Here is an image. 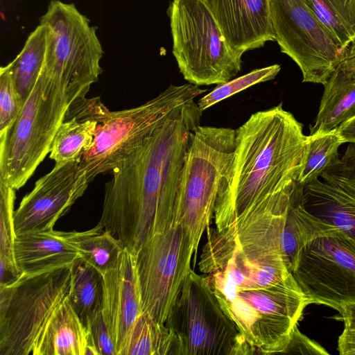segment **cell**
Wrapping results in <instances>:
<instances>
[{"mask_svg":"<svg viewBox=\"0 0 355 355\" xmlns=\"http://www.w3.org/2000/svg\"><path fill=\"white\" fill-rule=\"evenodd\" d=\"M195 99L173 109L105 183L97 225L135 252L175 222L183 166L202 114Z\"/></svg>","mask_w":355,"mask_h":355,"instance_id":"cell-1","label":"cell"},{"mask_svg":"<svg viewBox=\"0 0 355 355\" xmlns=\"http://www.w3.org/2000/svg\"><path fill=\"white\" fill-rule=\"evenodd\" d=\"M198 266L254 354H282L311 304L284 260L250 256L207 236Z\"/></svg>","mask_w":355,"mask_h":355,"instance_id":"cell-2","label":"cell"},{"mask_svg":"<svg viewBox=\"0 0 355 355\" xmlns=\"http://www.w3.org/2000/svg\"><path fill=\"white\" fill-rule=\"evenodd\" d=\"M306 151L302 124L282 103L252 114L236 130L233 159L215 205L216 228L297 181Z\"/></svg>","mask_w":355,"mask_h":355,"instance_id":"cell-3","label":"cell"},{"mask_svg":"<svg viewBox=\"0 0 355 355\" xmlns=\"http://www.w3.org/2000/svg\"><path fill=\"white\" fill-rule=\"evenodd\" d=\"M70 103L58 79L44 65L12 123L0 135V182L22 187L50 153Z\"/></svg>","mask_w":355,"mask_h":355,"instance_id":"cell-4","label":"cell"},{"mask_svg":"<svg viewBox=\"0 0 355 355\" xmlns=\"http://www.w3.org/2000/svg\"><path fill=\"white\" fill-rule=\"evenodd\" d=\"M236 130L198 125L192 134L175 205V220L189 233L195 252L214 216L220 182L233 159Z\"/></svg>","mask_w":355,"mask_h":355,"instance_id":"cell-5","label":"cell"},{"mask_svg":"<svg viewBox=\"0 0 355 355\" xmlns=\"http://www.w3.org/2000/svg\"><path fill=\"white\" fill-rule=\"evenodd\" d=\"M167 12L173 54L188 83L218 85L238 74L242 55L227 44L206 0H173Z\"/></svg>","mask_w":355,"mask_h":355,"instance_id":"cell-6","label":"cell"},{"mask_svg":"<svg viewBox=\"0 0 355 355\" xmlns=\"http://www.w3.org/2000/svg\"><path fill=\"white\" fill-rule=\"evenodd\" d=\"M207 91L189 83L169 85L156 97L130 109L110 112L99 119L90 148L78 164V173L90 183L111 173L136 151L175 107Z\"/></svg>","mask_w":355,"mask_h":355,"instance_id":"cell-7","label":"cell"},{"mask_svg":"<svg viewBox=\"0 0 355 355\" xmlns=\"http://www.w3.org/2000/svg\"><path fill=\"white\" fill-rule=\"evenodd\" d=\"M40 24L48 30L45 70L61 83L71 105L85 98L103 71L96 28L73 3L59 0L49 2Z\"/></svg>","mask_w":355,"mask_h":355,"instance_id":"cell-8","label":"cell"},{"mask_svg":"<svg viewBox=\"0 0 355 355\" xmlns=\"http://www.w3.org/2000/svg\"><path fill=\"white\" fill-rule=\"evenodd\" d=\"M173 333L178 355L254 354L223 311L205 275L193 270L165 323Z\"/></svg>","mask_w":355,"mask_h":355,"instance_id":"cell-9","label":"cell"},{"mask_svg":"<svg viewBox=\"0 0 355 355\" xmlns=\"http://www.w3.org/2000/svg\"><path fill=\"white\" fill-rule=\"evenodd\" d=\"M71 266L21 275L0 286V355H28L69 295Z\"/></svg>","mask_w":355,"mask_h":355,"instance_id":"cell-10","label":"cell"},{"mask_svg":"<svg viewBox=\"0 0 355 355\" xmlns=\"http://www.w3.org/2000/svg\"><path fill=\"white\" fill-rule=\"evenodd\" d=\"M195 252L183 225L175 221L136 252L143 311L165 324L191 269Z\"/></svg>","mask_w":355,"mask_h":355,"instance_id":"cell-11","label":"cell"},{"mask_svg":"<svg viewBox=\"0 0 355 355\" xmlns=\"http://www.w3.org/2000/svg\"><path fill=\"white\" fill-rule=\"evenodd\" d=\"M292 274L311 304L355 306V239L334 229L311 241Z\"/></svg>","mask_w":355,"mask_h":355,"instance_id":"cell-12","label":"cell"},{"mask_svg":"<svg viewBox=\"0 0 355 355\" xmlns=\"http://www.w3.org/2000/svg\"><path fill=\"white\" fill-rule=\"evenodd\" d=\"M275 40L300 67L303 82L322 84L349 57L305 0H270Z\"/></svg>","mask_w":355,"mask_h":355,"instance_id":"cell-13","label":"cell"},{"mask_svg":"<svg viewBox=\"0 0 355 355\" xmlns=\"http://www.w3.org/2000/svg\"><path fill=\"white\" fill-rule=\"evenodd\" d=\"M79 162L55 164L35 182L14 212L16 236L52 230L84 194L89 183L78 174Z\"/></svg>","mask_w":355,"mask_h":355,"instance_id":"cell-14","label":"cell"},{"mask_svg":"<svg viewBox=\"0 0 355 355\" xmlns=\"http://www.w3.org/2000/svg\"><path fill=\"white\" fill-rule=\"evenodd\" d=\"M317 179L302 186L304 208L355 239V143H349Z\"/></svg>","mask_w":355,"mask_h":355,"instance_id":"cell-15","label":"cell"},{"mask_svg":"<svg viewBox=\"0 0 355 355\" xmlns=\"http://www.w3.org/2000/svg\"><path fill=\"white\" fill-rule=\"evenodd\" d=\"M103 276L102 311L116 355H125L133 327L143 312L136 252L124 247L115 267Z\"/></svg>","mask_w":355,"mask_h":355,"instance_id":"cell-16","label":"cell"},{"mask_svg":"<svg viewBox=\"0 0 355 355\" xmlns=\"http://www.w3.org/2000/svg\"><path fill=\"white\" fill-rule=\"evenodd\" d=\"M230 48L243 54L274 41L270 0H206Z\"/></svg>","mask_w":355,"mask_h":355,"instance_id":"cell-17","label":"cell"},{"mask_svg":"<svg viewBox=\"0 0 355 355\" xmlns=\"http://www.w3.org/2000/svg\"><path fill=\"white\" fill-rule=\"evenodd\" d=\"M14 250L19 270L27 276L71 266L80 257L69 232L53 229L16 236Z\"/></svg>","mask_w":355,"mask_h":355,"instance_id":"cell-18","label":"cell"},{"mask_svg":"<svg viewBox=\"0 0 355 355\" xmlns=\"http://www.w3.org/2000/svg\"><path fill=\"white\" fill-rule=\"evenodd\" d=\"M324 86L310 135L331 132L355 116V53L337 66Z\"/></svg>","mask_w":355,"mask_h":355,"instance_id":"cell-19","label":"cell"},{"mask_svg":"<svg viewBox=\"0 0 355 355\" xmlns=\"http://www.w3.org/2000/svg\"><path fill=\"white\" fill-rule=\"evenodd\" d=\"M87 334L68 295L47 322L32 354L85 355Z\"/></svg>","mask_w":355,"mask_h":355,"instance_id":"cell-20","label":"cell"},{"mask_svg":"<svg viewBox=\"0 0 355 355\" xmlns=\"http://www.w3.org/2000/svg\"><path fill=\"white\" fill-rule=\"evenodd\" d=\"M98 122L84 110L68 111L51 144L50 159L55 164L80 162L93 143Z\"/></svg>","mask_w":355,"mask_h":355,"instance_id":"cell-21","label":"cell"},{"mask_svg":"<svg viewBox=\"0 0 355 355\" xmlns=\"http://www.w3.org/2000/svg\"><path fill=\"white\" fill-rule=\"evenodd\" d=\"M69 297L84 326L102 309L103 276L81 257L71 265Z\"/></svg>","mask_w":355,"mask_h":355,"instance_id":"cell-22","label":"cell"},{"mask_svg":"<svg viewBox=\"0 0 355 355\" xmlns=\"http://www.w3.org/2000/svg\"><path fill=\"white\" fill-rule=\"evenodd\" d=\"M47 37V28L40 24L30 33L19 53L8 64L23 103L31 94L43 67Z\"/></svg>","mask_w":355,"mask_h":355,"instance_id":"cell-23","label":"cell"},{"mask_svg":"<svg viewBox=\"0 0 355 355\" xmlns=\"http://www.w3.org/2000/svg\"><path fill=\"white\" fill-rule=\"evenodd\" d=\"M348 55L355 53V0H305Z\"/></svg>","mask_w":355,"mask_h":355,"instance_id":"cell-24","label":"cell"},{"mask_svg":"<svg viewBox=\"0 0 355 355\" xmlns=\"http://www.w3.org/2000/svg\"><path fill=\"white\" fill-rule=\"evenodd\" d=\"M69 238L80 257L103 275L115 267L124 248L118 239L97 225L84 232H69Z\"/></svg>","mask_w":355,"mask_h":355,"instance_id":"cell-25","label":"cell"},{"mask_svg":"<svg viewBox=\"0 0 355 355\" xmlns=\"http://www.w3.org/2000/svg\"><path fill=\"white\" fill-rule=\"evenodd\" d=\"M178 355L174 336L165 324L143 311L132 330L125 355Z\"/></svg>","mask_w":355,"mask_h":355,"instance_id":"cell-26","label":"cell"},{"mask_svg":"<svg viewBox=\"0 0 355 355\" xmlns=\"http://www.w3.org/2000/svg\"><path fill=\"white\" fill-rule=\"evenodd\" d=\"M343 143L337 129L306 136L304 163L297 182L304 185L318 179L324 169L338 157V150Z\"/></svg>","mask_w":355,"mask_h":355,"instance_id":"cell-27","label":"cell"},{"mask_svg":"<svg viewBox=\"0 0 355 355\" xmlns=\"http://www.w3.org/2000/svg\"><path fill=\"white\" fill-rule=\"evenodd\" d=\"M280 69V65L275 64L254 69L227 83L218 84L211 92L200 98L196 102L197 105L203 112L216 103L252 85L274 79Z\"/></svg>","mask_w":355,"mask_h":355,"instance_id":"cell-28","label":"cell"},{"mask_svg":"<svg viewBox=\"0 0 355 355\" xmlns=\"http://www.w3.org/2000/svg\"><path fill=\"white\" fill-rule=\"evenodd\" d=\"M15 198V189L0 182V256L18 268L14 250Z\"/></svg>","mask_w":355,"mask_h":355,"instance_id":"cell-29","label":"cell"},{"mask_svg":"<svg viewBox=\"0 0 355 355\" xmlns=\"http://www.w3.org/2000/svg\"><path fill=\"white\" fill-rule=\"evenodd\" d=\"M24 103L8 64L0 69V135L15 120Z\"/></svg>","mask_w":355,"mask_h":355,"instance_id":"cell-30","label":"cell"},{"mask_svg":"<svg viewBox=\"0 0 355 355\" xmlns=\"http://www.w3.org/2000/svg\"><path fill=\"white\" fill-rule=\"evenodd\" d=\"M87 326L89 329L98 355H116L113 338L102 309L89 320Z\"/></svg>","mask_w":355,"mask_h":355,"instance_id":"cell-31","label":"cell"},{"mask_svg":"<svg viewBox=\"0 0 355 355\" xmlns=\"http://www.w3.org/2000/svg\"><path fill=\"white\" fill-rule=\"evenodd\" d=\"M282 354H329V352L301 333L297 327Z\"/></svg>","mask_w":355,"mask_h":355,"instance_id":"cell-32","label":"cell"},{"mask_svg":"<svg viewBox=\"0 0 355 355\" xmlns=\"http://www.w3.org/2000/svg\"><path fill=\"white\" fill-rule=\"evenodd\" d=\"M338 350L341 355H355V328H344L338 337Z\"/></svg>","mask_w":355,"mask_h":355,"instance_id":"cell-33","label":"cell"},{"mask_svg":"<svg viewBox=\"0 0 355 355\" xmlns=\"http://www.w3.org/2000/svg\"><path fill=\"white\" fill-rule=\"evenodd\" d=\"M21 272L19 269L0 256V286L15 282Z\"/></svg>","mask_w":355,"mask_h":355,"instance_id":"cell-34","label":"cell"},{"mask_svg":"<svg viewBox=\"0 0 355 355\" xmlns=\"http://www.w3.org/2000/svg\"><path fill=\"white\" fill-rule=\"evenodd\" d=\"M337 130L345 143H355V116L340 125Z\"/></svg>","mask_w":355,"mask_h":355,"instance_id":"cell-35","label":"cell"},{"mask_svg":"<svg viewBox=\"0 0 355 355\" xmlns=\"http://www.w3.org/2000/svg\"><path fill=\"white\" fill-rule=\"evenodd\" d=\"M340 314L345 327L355 328V306L346 308Z\"/></svg>","mask_w":355,"mask_h":355,"instance_id":"cell-36","label":"cell"}]
</instances>
